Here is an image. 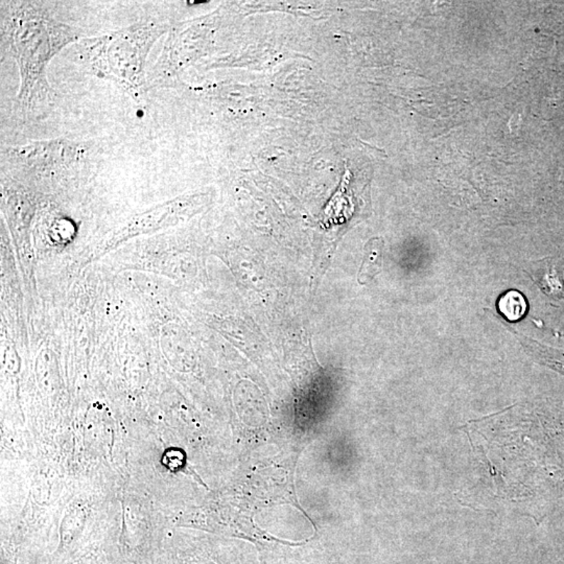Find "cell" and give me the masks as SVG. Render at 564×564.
Returning <instances> with one entry per match:
<instances>
[{"mask_svg":"<svg viewBox=\"0 0 564 564\" xmlns=\"http://www.w3.org/2000/svg\"><path fill=\"white\" fill-rule=\"evenodd\" d=\"M163 21L148 20L77 42L79 55L99 79L114 82L133 101L143 103L149 90L147 62L156 42L167 32Z\"/></svg>","mask_w":564,"mask_h":564,"instance_id":"obj_2","label":"cell"},{"mask_svg":"<svg viewBox=\"0 0 564 564\" xmlns=\"http://www.w3.org/2000/svg\"><path fill=\"white\" fill-rule=\"evenodd\" d=\"M499 309L506 319L519 320L526 313V301L519 292H507L499 301Z\"/></svg>","mask_w":564,"mask_h":564,"instance_id":"obj_6","label":"cell"},{"mask_svg":"<svg viewBox=\"0 0 564 564\" xmlns=\"http://www.w3.org/2000/svg\"><path fill=\"white\" fill-rule=\"evenodd\" d=\"M0 13L1 54L12 57L19 72L15 110L24 121L44 118L55 99L48 65L66 46L79 41L81 30L55 19L42 2L1 1Z\"/></svg>","mask_w":564,"mask_h":564,"instance_id":"obj_1","label":"cell"},{"mask_svg":"<svg viewBox=\"0 0 564 564\" xmlns=\"http://www.w3.org/2000/svg\"><path fill=\"white\" fill-rule=\"evenodd\" d=\"M382 254H384V242L380 238H375L367 244L358 276L360 284H367L382 271V258H384Z\"/></svg>","mask_w":564,"mask_h":564,"instance_id":"obj_5","label":"cell"},{"mask_svg":"<svg viewBox=\"0 0 564 564\" xmlns=\"http://www.w3.org/2000/svg\"><path fill=\"white\" fill-rule=\"evenodd\" d=\"M515 336L531 357L564 375V351L546 346L519 333H515Z\"/></svg>","mask_w":564,"mask_h":564,"instance_id":"obj_4","label":"cell"},{"mask_svg":"<svg viewBox=\"0 0 564 564\" xmlns=\"http://www.w3.org/2000/svg\"><path fill=\"white\" fill-rule=\"evenodd\" d=\"M94 155L89 143L57 138L6 148L1 152V163L26 174L52 176L94 165Z\"/></svg>","mask_w":564,"mask_h":564,"instance_id":"obj_3","label":"cell"}]
</instances>
